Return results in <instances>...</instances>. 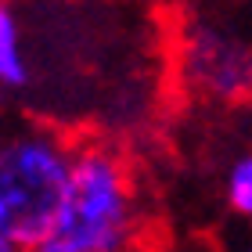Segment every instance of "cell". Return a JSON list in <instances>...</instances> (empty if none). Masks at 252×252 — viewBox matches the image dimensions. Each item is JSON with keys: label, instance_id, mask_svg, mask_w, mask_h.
<instances>
[{"label": "cell", "instance_id": "6da1fadb", "mask_svg": "<svg viewBox=\"0 0 252 252\" xmlns=\"http://www.w3.org/2000/svg\"><path fill=\"white\" fill-rule=\"evenodd\" d=\"M141 223V191L126 152L108 137L79 133L58 220L32 252H130Z\"/></svg>", "mask_w": 252, "mask_h": 252}, {"label": "cell", "instance_id": "7a4b0ae2", "mask_svg": "<svg viewBox=\"0 0 252 252\" xmlns=\"http://www.w3.org/2000/svg\"><path fill=\"white\" fill-rule=\"evenodd\" d=\"M76 137L47 119L0 126V234L18 249H40L68 191Z\"/></svg>", "mask_w": 252, "mask_h": 252}, {"label": "cell", "instance_id": "3957f363", "mask_svg": "<svg viewBox=\"0 0 252 252\" xmlns=\"http://www.w3.org/2000/svg\"><path fill=\"white\" fill-rule=\"evenodd\" d=\"M173 72L180 87L205 101H238L252 97V29H242L234 18L202 15L191 4L173 32Z\"/></svg>", "mask_w": 252, "mask_h": 252}, {"label": "cell", "instance_id": "277c9868", "mask_svg": "<svg viewBox=\"0 0 252 252\" xmlns=\"http://www.w3.org/2000/svg\"><path fill=\"white\" fill-rule=\"evenodd\" d=\"M32 68L26 62L22 47V18L15 0H0V87L4 90H22L29 87Z\"/></svg>", "mask_w": 252, "mask_h": 252}, {"label": "cell", "instance_id": "5b68a950", "mask_svg": "<svg viewBox=\"0 0 252 252\" xmlns=\"http://www.w3.org/2000/svg\"><path fill=\"white\" fill-rule=\"evenodd\" d=\"M223 194H227V205L252 220V152H245L242 158H234V166L227 169V184H223Z\"/></svg>", "mask_w": 252, "mask_h": 252}, {"label": "cell", "instance_id": "8992f818", "mask_svg": "<svg viewBox=\"0 0 252 252\" xmlns=\"http://www.w3.org/2000/svg\"><path fill=\"white\" fill-rule=\"evenodd\" d=\"M0 252H26V249H18L15 242H11V238H4V234H0Z\"/></svg>", "mask_w": 252, "mask_h": 252}, {"label": "cell", "instance_id": "52a82bcc", "mask_svg": "<svg viewBox=\"0 0 252 252\" xmlns=\"http://www.w3.org/2000/svg\"><path fill=\"white\" fill-rule=\"evenodd\" d=\"M144 4H158V7H173V4H184V0H144Z\"/></svg>", "mask_w": 252, "mask_h": 252}, {"label": "cell", "instance_id": "ba28073f", "mask_svg": "<svg viewBox=\"0 0 252 252\" xmlns=\"http://www.w3.org/2000/svg\"><path fill=\"white\" fill-rule=\"evenodd\" d=\"M249 252H252V249H249Z\"/></svg>", "mask_w": 252, "mask_h": 252}]
</instances>
